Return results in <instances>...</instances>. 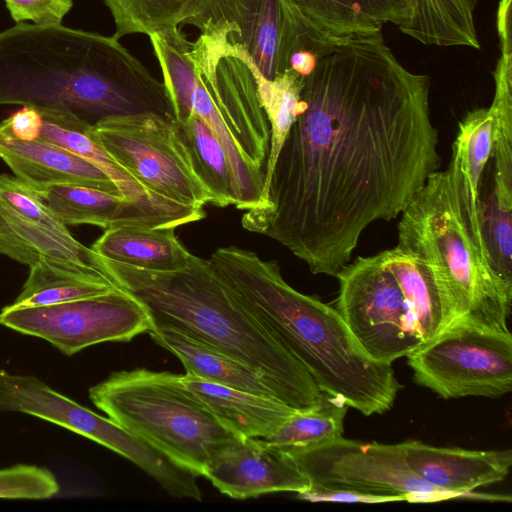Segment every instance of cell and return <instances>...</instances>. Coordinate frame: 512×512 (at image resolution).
I'll return each instance as SVG.
<instances>
[{"mask_svg": "<svg viewBox=\"0 0 512 512\" xmlns=\"http://www.w3.org/2000/svg\"><path fill=\"white\" fill-rule=\"evenodd\" d=\"M159 61L171 98L175 121L185 123L192 114L190 100L198 82L191 44L180 25L161 28L148 35Z\"/></svg>", "mask_w": 512, "mask_h": 512, "instance_id": "obj_32", "label": "cell"}, {"mask_svg": "<svg viewBox=\"0 0 512 512\" xmlns=\"http://www.w3.org/2000/svg\"><path fill=\"white\" fill-rule=\"evenodd\" d=\"M0 324L44 339L69 356L104 342L130 341L153 327L146 307L120 287L66 303L3 308Z\"/></svg>", "mask_w": 512, "mask_h": 512, "instance_id": "obj_11", "label": "cell"}, {"mask_svg": "<svg viewBox=\"0 0 512 512\" xmlns=\"http://www.w3.org/2000/svg\"><path fill=\"white\" fill-rule=\"evenodd\" d=\"M400 215L397 246L431 270L453 321L509 331L512 286L496 276L471 238L448 169L431 174Z\"/></svg>", "mask_w": 512, "mask_h": 512, "instance_id": "obj_5", "label": "cell"}, {"mask_svg": "<svg viewBox=\"0 0 512 512\" xmlns=\"http://www.w3.org/2000/svg\"><path fill=\"white\" fill-rule=\"evenodd\" d=\"M59 491L56 476L45 467L17 464L0 469V498L43 500Z\"/></svg>", "mask_w": 512, "mask_h": 512, "instance_id": "obj_35", "label": "cell"}, {"mask_svg": "<svg viewBox=\"0 0 512 512\" xmlns=\"http://www.w3.org/2000/svg\"><path fill=\"white\" fill-rule=\"evenodd\" d=\"M184 386L238 438H266L297 410L284 402L181 375Z\"/></svg>", "mask_w": 512, "mask_h": 512, "instance_id": "obj_21", "label": "cell"}, {"mask_svg": "<svg viewBox=\"0 0 512 512\" xmlns=\"http://www.w3.org/2000/svg\"><path fill=\"white\" fill-rule=\"evenodd\" d=\"M12 19L37 25L61 24L73 6V0H5Z\"/></svg>", "mask_w": 512, "mask_h": 512, "instance_id": "obj_36", "label": "cell"}, {"mask_svg": "<svg viewBox=\"0 0 512 512\" xmlns=\"http://www.w3.org/2000/svg\"><path fill=\"white\" fill-rule=\"evenodd\" d=\"M191 55L242 157L265 173L270 125L249 62L242 54L215 46L201 36L192 42Z\"/></svg>", "mask_w": 512, "mask_h": 512, "instance_id": "obj_13", "label": "cell"}, {"mask_svg": "<svg viewBox=\"0 0 512 512\" xmlns=\"http://www.w3.org/2000/svg\"><path fill=\"white\" fill-rule=\"evenodd\" d=\"M209 261L236 299L323 392L365 416L393 406L400 385L392 365L372 360L336 309L292 288L277 261L236 246L216 249Z\"/></svg>", "mask_w": 512, "mask_h": 512, "instance_id": "obj_3", "label": "cell"}, {"mask_svg": "<svg viewBox=\"0 0 512 512\" xmlns=\"http://www.w3.org/2000/svg\"><path fill=\"white\" fill-rule=\"evenodd\" d=\"M0 201L31 222L65 235L71 234L36 190L16 176L0 174Z\"/></svg>", "mask_w": 512, "mask_h": 512, "instance_id": "obj_34", "label": "cell"}, {"mask_svg": "<svg viewBox=\"0 0 512 512\" xmlns=\"http://www.w3.org/2000/svg\"><path fill=\"white\" fill-rule=\"evenodd\" d=\"M321 54L313 50L297 51L290 58L289 68L306 77L313 71Z\"/></svg>", "mask_w": 512, "mask_h": 512, "instance_id": "obj_39", "label": "cell"}, {"mask_svg": "<svg viewBox=\"0 0 512 512\" xmlns=\"http://www.w3.org/2000/svg\"><path fill=\"white\" fill-rule=\"evenodd\" d=\"M0 158L16 177L36 191L55 184H70L121 196L111 178L90 161L39 138L20 140L12 134L5 119L0 123Z\"/></svg>", "mask_w": 512, "mask_h": 512, "instance_id": "obj_17", "label": "cell"}, {"mask_svg": "<svg viewBox=\"0 0 512 512\" xmlns=\"http://www.w3.org/2000/svg\"><path fill=\"white\" fill-rule=\"evenodd\" d=\"M117 287L109 278L43 258L30 266L21 293L4 309L66 303L102 295Z\"/></svg>", "mask_w": 512, "mask_h": 512, "instance_id": "obj_27", "label": "cell"}, {"mask_svg": "<svg viewBox=\"0 0 512 512\" xmlns=\"http://www.w3.org/2000/svg\"><path fill=\"white\" fill-rule=\"evenodd\" d=\"M0 254L29 267L47 258L113 280L101 257L72 234L65 235L31 222L1 201Z\"/></svg>", "mask_w": 512, "mask_h": 512, "instance_id": "obj_22", "label": "cell"}, {"mask_svg": "<svg viewBox=\"0 0 512 512\" xmlns=\"http://www.w3.org/2000/svg\"><path fill=\"white\" fill-rule=\"evenodd\" d=\"M5 121L12 134L20 140L32 141L40 136L42 116L36 107L25 105Z\"/></svg>", "mask_w": 512, "mask_h": 512, "instance_id": "obj_37", "label": "cell"}, {"mask_svg": "<svg viewBox=\"0 0 512 512\" xmlns=\"http://www.w3.org/2000/svg\"><path fill=\"white\" fill-rule=\"evenodd\" d=\"M492 146L481 184V224L486 249L512 250V93L495 91L489 107Z\"/></svg>", "mask_w": 512, "mask_h": 512, "instance_id": "obj_16", "label": "cell"}, {"mask_svg": "<svg viewBox=\"0 0 512 512\" xmlns=\"http://www.w3.org/2000/svg\"><path fill=\"white\" fill-rule=\"evenodd\" d=\"M176 125L189 150L197 175L212 195V205L235 206L236 191L232 170L214 133L193 112L185 123L176 122Z\"/></svg>", "mask_w": 512, "mask_h": 512, "instance_id": "obj_31", "label": "cell"}, {"mask_svg": "<svg viewBox=\"0 0 512 512\" xmlns=\"http://www.w3.org/2000/svg\"><path fill=\"white\" fill-rule=\"evenodd\" d=\"M412 16L401 31L425 45L480 49L474 11L478 0H407Z\"/></svg>", "mask_w": 512, "mask_h": 512, "instance_id": "obj_28", "label": "cell"}, {"mask_svg": "<svg viewBox=\"0 0 512 512\" xmlns=\"http://www.w3.org/2000/svg\"><path fill=\"white\" fill-rule=\"evenodd\" d=\"M249 64L255 77L261 105L270 125V142L263 189L265 203L264 193L278 154L291 126L303 110L301 92L305 77L289 68L274 79L268 80L260 75L250 62Z\"/></svg>", "mask_w": 512, "mask_h": 512, "instance_id": "obj_29", "label": "cell"}, {"mask_svg": "<svg viewBox=\"0 0 512 512\" xmlns=\"http://www.w3.org/2000/svg\"><path fill=\"white\" fill-rule=\"evenodd\" d=\"M115 24L113 37L149 35L168 26L182 24L197 0H102Z\"/></svg>", "mask_w": 512, "mask_h": 512, "instance_id": "obj_33", "label": "cell"}, {"mask_svg": "<svg viewBox=\"0 0 512 512\" xmlns=\"http://www.w3.org/2000/svg\"><path fill=\"white\" fill-rule=\"evenodd\" d=\"M67 111L90 124L154 113L175 121L168 90L118 39L61 24L0 32V105Z\"/></svg>", "mask_w": 512, "mask_h": 512, "instance_id": "obj_2", "label": "cell"}, {"mask_svg": "<svg viewBox=\"0 0 512 512\" xmlns=\"http://www.w3.org/2000/svg\"><path fill=\"white\" fill-rule=\"evenodd\" d=\"M175 227L118 226L105 229L90 247L100 257L152 271H173L188 265L192 254L181 244Z\"/></svg>", "mask_w": 512, "mask_h": 512, "instance_id": "obj_24", "label": "cell"}, {"mask_svg": "<svg viewBox=\"0 0 512 512\" xmlns=\"http://www.w3.org/2000/svg\"><path fill=\"white\" fill-rule=\"evenodd\" d=\"M492 146V115L489 108L470 111L459 122L447 167L462 220L475 244L487 259L481 224V184ZM488 261V259H487ZM489 263V262H488Z\"/></svg>", "mask_w": 512, "mask_h": 512, "instance_id": "obj_20", "label": "cell"}, {"mask_svg": "<svg viewBox=\"0 0 512 512\" xmlns=\"http://www.w3.org/2000/svg\"><path fill=\"white\" fill-rule=\"evenodd\" d=\"M88 394L108 418L198 476L238 438L184 386L179 374L145 368L117 371Z\"/></svg>", "mask_w": 512, "mask_h": 512, "instance_id": "obj_6", "label": "cell"}, {"mask_svg": "<svg viewBox=\"0 0 512 512\" xmlns=\"http://www.w3.org/2000/svg\"><path fill=\"white\" fill-rule=\"evenodd\" d=\"M380 253L403 291L422 341L433 339L453 321V315L431 270L397 245Z\"/></svg>", "mask_w": 512, "mask_h": 512, "instance_id": "obj_26", "label": "cell"}, {"mask_svg": "<svg viewBox=\"0 0 512 512\" xmlns=\"http://www.w3.org/2000/svg\"><path fill=\"white\" fill-rule=\"evenodd\" d=\"M92 133L150 192L185 206L212 204L175 121L149 112L110 117L96 122Z\"/></svg>", "mask_w": 512, "mask_h": 512, "instance_id": "obj_7", "label": "cell"}, {"mask_svg": "<svg viewBox=\"0 0 512 512\" xmlns=\"http://www.w3.org/2000/svg\"><path fill=\"white\" fill-rule=\"evenodd\" d=\"M335 277L336 310L372 360L392 365L423 343L413 312L381 253L350 260Z\"/></svg>", "mask_w": 512, "mask_h": 512, "instance_id": "obj_10", "label": "cell"}, {"mask_svg": "<svg viewBox=\"0 0 512 512\" xmlns=\"http://www.w3.org/2000/svg\"><path fill=\"white\" fill-rule=\"evenodd\" d=\"M410 469L435 489L453 497L500 482L509 473L512 450L436 447L417 440L402 443Z\"/></svg>", "mask_w": 512, "mask_h": 512, "instance_id": "obj_18", "label": "cell"}, {"mask_svg": "<svg viewBox=\"0 0 512 512\" xmlns=\"http://www.w3.org/2000/svg\"><path fill=\"white\" fill-rule=\"evenodd\" d=\"M36 192L66 226L89 224L103 229L169 226L158 216L122 196L98 189L55 184Z\"/></svg>", "mask_w": 512, "mask_h": 512, "instance_id": "obj_23", "label": "cell"}, {"mask_svg": "<svg viewBox=\"0 0 512 512\" xmlns=\"http://www.w3.org/2000/svg\"><path fill=\"white\" fill-rule=\"evenodd\" d=\"M348 405L339 397L323 392L319 402L296 411L270 436L262 438L288 453L306 450L342 436Z\"/></svg>", "mask_w": 512, "mask_h": 512, "instance_id": "obj_30", "label": "cell"}, {"mask_svg": "<svg viewBox=\"0 0 512 512\" xmlns=\"http://www.w3.org/2000/svg\"><path fill=\"white\" fill-rule=\"evenodd\" d=\"M430 79L406 69L382 32L332 43L305 77L264 193L241 225L334 276L363 231L397 218L438 171Z\"/></svg>", "mask_w": 512, "mask_h": 512, "instance_id": "obj_1", "label": "cell"}, {"mask_svg": "<svg viewBox=\"0 0 512 512\" xmlns=\"http://www.w3.org/2000/svg\"><path fill=\"white\" fill-rule=\"evenodd\" d=\"M289 454L309 479V489L346 490L421 503L442 492L410 469L402 443L361 442L341 436Z\"/></svg>", "mask_w": 512, "mask_h": 512, "instance_id": "obj_12", "label": "cell"}, {"mask_svg": "<svg viewBox=\"0 0 512 512\" xmlns=\"http://www.w3.org/2000/svg\"><path fill=\"white\" fill-rule=\"evenodd\" d=\"M202 476L222 494L240 500L310 488L293 456L262 438H235L207 464Z\"/></svg>", "mask_w": 512, "mask_h": 512, "instance_id": "obj_14", "label": "cell"}, {"mask_svg": "<svg viewBox=\"0 0 512 512\" xmlns=\"http://www.w3.org/2000/svg\"><path fill=\"white\" fill-rule=\"evenodd\" d=\"M299 498L309 501L342 502V503H386L395 502L391 497L369 495L346 490L308 489L297 493Z\"/></svg>", "mask_w": 512, "mask_h": 512, "instance_id": "obj_38", "label": "cell"}, {"mask_svg": "<svg viewBox=\"0 0 512 512\" xmlns=\"http://www.w3.org/2000/svg\"><path fill=\"white\" fill-rule=\"evenodd\" d=\"M289 9L319 44L382 32L392 23L402 31L412 9L407 0H285Z\"/></svg>", "mask_w": 512, "mask_h": 512, "instance_id": "obj_19", "label": "cell"}, {"mask_svg": "<svg viewBox=\"0 0 512 512\" xmlns=\"http://www.w3.org/2000/svg\"><path fill=\"white\" fill-rule=\"evenodd\" d=\"M42 116L39 139L51 142L90 161L106 173L122 197L177 228L206 217L203 208L178 204L160 197L138 182L96 141L92 124L77 115L56 109L37 108Z\"/></svg>", "mask_w": 512, "mask_h": 512, "instance_id": "obj_15", "label": "cell"}, {"mask_svg": "<svg viewBox=\"0 0 512 512\" xmlns=\"http://www.w3.org/2000/svg\"><path fill=\"white\" fill-rule=\"evenodd\" d=\"M101 259L116 285L146 307L152 328L175 329L245 363L297 411L321 399L311 375L236 299L209 259L192 254L187 266L173 271Z\"/></svg>", "mask_w": 512, "mask_h": 512, "instance_id": "obj_4", "label": "cell"}, {"mask_svg": "<svg viewBox=\"0 0 512 512\" xmlns=\"http://www.w3.org/2000/svg\"><path fill=\"white\" fill-rule=\"evenodd\" d=\"M148 333L157 345L181 361L185 373L241 391L280 400L265 379L245 363L175 329L152 328Z\"/></svg>", "mask_w": 512, "mask_h": 512, "instance_id": "obj_25", "label": "cell"}, {"mask_svg": "<svg viewBox=\"0 0 512 512\" xmlns=\"http://www.w3.org/2000/svg\"><path fill=\"white\" fill-rule=\"evenodd\" d=\"M182 24L195 26L209 43L242 54L272 80L289 69L292 54L321 51L285 0H197Z\"/></svg>", "mask_w": 512, "mask_h": 512, "instance_id": "obj_9", "label": "cell"}, {"mask_svg": "<svg viewBox=\"0 0 512 512\" xmlns=\"http://www.w3.org/2000/svg\"><path fill=\"white\" fill-rule=\"evenodd\" d=\"M415 382L445 399L500 397L512 389V335L450 323L407 356Z\"/></svg>", "mask_w": 512, "mask_h": 512, "instance_id": "obj_8", "label": "cell"}]
</instances>
